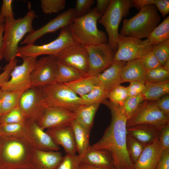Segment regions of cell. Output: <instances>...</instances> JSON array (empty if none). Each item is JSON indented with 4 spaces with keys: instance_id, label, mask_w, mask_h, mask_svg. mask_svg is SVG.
Instances as JSON below:
<instances>
[{
    "instance_id": "obj_1",
    "label": "cell",
    "mask_w": 169,
    "mask_h": 169,
    "mask_svg": "<svg viewBox=\"0 0 169 169\" xmlns=\"http://www.w3.org/2000/svg\"><path fill=\"white\" fill-rule=\"evenodd\" d=\"M102 103L110 111L111 122L101 138L91 146L105 151L110 154L114 168L115 169H134V164L126 149L127 120L119 105L107 99Z\"/></svg>"
},
{
    "instance_id": "obj_2",
    "label": "cell",
    "mask_w": 169,
    "mask_h": 169,
    "mask_svg": "<svg viewBox=\"0 0 169 169\" xmlns=\"http://www.w3.org/2000/svg\"><path fill=\"white\" fill-rule=\"evenodd\" d=\"M35 149L23 137L0 136V169H31L30 160Z\"/></svg>"
},
{
    "instance_id": "obj_3",
    "label": "cell",
    "mask_w": 169,
    "mask_h": 169,
    "mask_svg": "<svg viewBox=\"0 0 169 169\" xmlns=\"http://www.w3.org/2000/svg\"><path fill=\"white\" fill-rule=\"evenodd\" d=\"M36 17L34 11L29 9L23 18L5 19L1 53L6 61L9 62L16 57L19 43L26 34L34 30L32 23Z\"/></svg>"
},
{
    "instance_id": "obj_4",
    "label": "cell",
    "mask_w": 169,
    "mask_h": 169,
    "mask_svg": "<svg viewBox=\"0 0 169 169\" xmlns=\"http://www.w3.org/2000/svg\"><path fill=\"white\" fill-rule=\"evenodd\" d=\"M101 18L94 8L86 15L74 18L68 27L75 41L84 46L108 43L105 33L97 27Z\"/></svg>"
},
{
    "instance_id": "obj_5",
    "label": "cell",
    "mask_w": 169,
    "mask_h": 169,
    "mask_svg": "<svg viewBox=\"0 0 169 169\" xmlns=\"http://www.w3.org/2000/svg\"><path fill=\"white\" fill-rule=\"evenodd\" d=\"M161 19V16L154 5L145 6L133 17L124 19L120 34L141 39L147 38L159 25Z\"/></svg>"
},
{
    "instance_id": "obj_6",
    "label": "cell",
    "mask_w": 169,
    "mask_h": 169,
    "mask_svg": "<svg viewBox=\"0 0 169 169\" xmlns=\"http://www.w3.org/2000/svg\"><path fill=\"white\" fill-rule=\"evenodd\" d=\"M133 6L132 0H111L107 10L98 21L105 28L108 35V44L115 53L117 49L119 25Z\"/></svg>"
},
{
    "instance_id": "obj_7",
    "label": "cell",
    "mask_w": 169,
    "mask_h": 169,
    "mask_svg": "<svg viewBox=\"0 0 169 169\" xmlns=\"http://www.w3.org/2000/svg\"><path fill=\"white\" fill-rule=\"evenodd\" d=\"M73 38L68 26L60 29L58 37L50 42L41 45L34 44L19 47L16 57H38L43 55H55L66 48L77 43Z\"/></svg>"
},
{
    "instance_id": "obj_8",
    "label": "cell",
    "mask_w": 169,
    "mask_h": 169,
    "mask_svg": "<svg viewBox=\"0 0 169 169\" xmlns=\"http://www.w3.org/2000/svg\"><path fill=\"white\" fill-rule=\"evenodd\" d=\"M47 105L76 113L82 105L80 97L64 84L54 82L41 87Z\"/></svg>"
},
{
    "instance_id": "obj_9",
    "label": "cell",
    "mask_w": 169,
    "mask_h": 169,
    "mask_svg": "<svg viewBox=\"0 0 169 169\" xmlns=\"http://www.w3.org/2000/svg\"><path fill=\"white\" fill-rule=\"evenodd\" d=\"M152 45L146 38L142 40L120 34L117 40V49L114 56V61L128 62L142 59L151 50Z\"/></svg>"
},
{
    "instance_id": "obj_10",
    "label": "cell",
    "mask_w": 169,
    "mask_h": 169,
    "mask_svg": "<svg viewBox=\"0 0 169 169\" xmlns=\"http://www.w3.org/2000/svg\"><path fill=\"white\" fill-rule=\"evenodd\" d=\"M139 124H148L159 129L169 124V116L157 106L156 101L144 100L126 123L127 127Z\"/></svg>"
},
{
    "instance_id": "obj_11",
    "label": "cell",
    "mask_w": 169,
    "mask_h": 169,
    "mask_svg": "<svg viewBox=\"0 0 169 169\" xmlns=\"http://www.w3.org/2000/svg\"><path fill=\"white\" fill-rule=\"evenodd\" d=\"M18 106L26 121L37 122L48 106L41 87H31L25 90Z\"/></svg>"
},
{
    "instance_id": "obj_12",
    "label": "cell",
    "mask_w": 169,
    "mask_h": 169,
    "mask_svg": "<svg viewBox=\"0 0 169 169\" xmlns=\"http://www.w3.org/2000/svg\"><path fill=\"white\" fill-rule=\"evenodd\" d=\"M37 58L29 56L22 58V63L15 67L10 74V79L0 89L6 91L25 90L31 87V74L37 60Z\"/></svg>"
},
{
    "instance_id": "obj_13",
    "label": "cell",
    "mask_w": 169,
    "mask_h": 169,
    "mask_svg": "<svg viewBox=\"0 0 169 169\" xmlns=\"http://www.w3.org/2000/svg\"><path fill=\"white\" fill-rule=\"evenodd\" d=\"M85 46L88 54L89 75H98L114 63L115 53L108 43Z\"/></svg>"
},
{
    "instance_id": "obj_14",
    "label": "cell",
    "mask_w": 169,
    "mask_h": 169,
    "mask_svg": "<svg viewBox=\"0 0 169 169\" xmlns=\"http://www.w3.org/2000/svg\"><path fill=\"white\" fill-rule=\"evenodd\" d=\"M54 56L58 63L88 74L89 57L85 46L77 43L66 48Z\"/></svg>"
},
{
    "instance_id": "obj_15",
    "label": "cell",
    "mask_w": 169,
    "mask_h": 169,
    "mask_svg": "<svg viewBox=\"0 0 169 169\" xmlns=\"http://www.w3.org/2000/svg\"><path fill=\"white\" fill-rule=\"evenodd\" d=\"M58 68L54 55H48L37 59L31 74V87H42L54 82Z\"/></svg>"
},
{
    "instance_id": "obj_16",
    "label": "cell",
    "mask_w": 169,
    "mask_h": 169,
    "mask_svg": "<svg viewBox=\"0 0 169 169\" xmlns=\"http://www.w3.org/2000/svg\"><path fill=\"white\" fill-rule=\"evenodd\" d=\"M75 18L74 8H69L40 28L27 34L21 44H34L37 40L45 34L54 32L59 29L68 26Z\"/></svg>"
},
{
    "instance_id": "obj_17",
    "label": "cell",
    "mask_w": 169,
    "mask_h": 169,
    "mask_svg": "<svg viewBox=\"0 0 169 169\" xmlns=\"http://www.w3.org/2000/svg\"><path fill=\"white\" fill-rule=\"evenodd\" d=\"M76 113L56 106H48L37 123L45 129L71 125L75 120Z\"/></svg>"
},
{
    "instance_id": "obj_18",
    "label": "cell",
    "mask_w": 169,
    "mask_h": 169,
    "mask_svg": "<svg viewBox=\"0 0 169 169\" xmlns=\"http://www.w3.org/2000/svg\"><path fill=\"white\" fill-rule=\"evenodd\" d=\"M27 141L35 149L46 151H58L59 146L57 145L50 136L41 128L37 122L27 121Z\"/></svg>"
},
{
    "instance_id": "obj_19",
    "label": "cell",
    "mask_w": 169,
    "mask_h": 169,
    "mask_svg": "<svg viewBox=\"0 0 169 169\" xmlns=\"http://www.w3.org/2000/svg\"><path fill=\"white\" fill-rule=\"evenodd\" d=\"M159 139L145 146L134 169H155L164 151Z\"/></svg>"
},
{
    "instance_id": "obj_20",
    "label": "cell",
    "mask_w": 169,
    "mask_h": 169,
    "mask_svg": "<svg viewBox=\"0 0 169 169\" xmlns=\"http://www.w3.org/2000/svg\"><path fill=\"white\" fill-rule=\"evenodd\" d=\"M71 125L48 129L46 132L57 145L63 146L66 154L74 155L77 150Z\"/></svg>"
},
{
    "instance_id": "obj_21",
    "label": "cell",
    "mask_w": 169,
    "mask_h": 169,
    "mask_svg": "<svg viewBox=\"0 0 169 169\" xmlns=\"http://www.w3.org/2000/svg\"><path fill=\"white\" fill-rule=\"evenodd\" d=\"M58 151H46L35 149L30 160L31 169H56L63 159Z\"/></svg>"
},
{
    "instance_id": "obj_22",
    "label": "cell",
    "mask_w": 169,
    "mask_h": 169,
    "mask_svg": "<svg viewBox=\"0 0 169 169\" xmlns=\"http://www.w3.org/2000/svg\"><path fill=\"white\" fill-rule=\"evenodd\" d=\"M126 63L114 61L110 66L97 75L100 84L108 92L124 82L121 73Z\"/></svg>"
},
{
    "instance_id": "obj_23",
    "label": "cell",
    "mask_w": 169,
    "mask_h": 169,
    "mask_svg": "<svg viewBox=\"0 0 169 169\" xmlns=\"http://www.w3.org/2000/svg\"><path fill=\"white\" fill-rule=\"evenodd\" d=\"M80 159L81 162L85 164L109 169L114 168L112 159L109 153L93 148L90 146Z\"/></svg>"
},
{
    "instance_id": "obj_24",
    "label": "cell",
    "mask_w": 169,
    "mask_h": 169,
    "mask_svg": "<svg viewBox=\"0 0 169 169\" xmlns=\"http://www.w3.org/2000/svg\"><path fill=\"white\" fill-rule=\"evenodd\" d=\"M161 130L148 124H139L127 127V134L140 141L145 146L158 139Z\"/></svg>"
},
{
    "instance_id": "obj_25",
    "label": "cell",
    "mask_w": 169,
    "mask_h": 169,
    "mask_svg": "<svg viewBox=\"0 0 169 169\" xmlns=\"http://www.w3.org/2000/svg\"><path fill=\"white\" fill-rule=\"evenodd\" d=\"M146 70L141 59L126 62L121 73L123 82L138 81L145 83Z\"/></svg>"
},
{
    "instance_id": "obj_26",
    "label": "cell",
    "mask_w": 169,
    "mask_h": 169,
    "mask_svg": "<svg viewBox=\"0 0 169 169\" xmlns=\"http://www.w3.org/2000/svg\"><path fill=\"white\" fill-rule=\"evenodd\" d=\"M64 84L79 96L88 93L100 85L97 75L88 74Z\"/></svg>"
},
{
    "instance_id": "obj_27",
    "label": "cell",
    "mask_w": 169,
    "mask_h": 169,
    "mask_svg": "<svg viewBox=\"0 0 169 169\" xmlns=\"http://www.w3.org/2000/svg\"><path fill=\"white\" fill-rule=\"evenodd\" d=\"M71 125L74 133L77 152L80 158L83 156L90 146L89 138L90 131L84 127L75 120Z\"/></svg>"
},
{
    "instance_id": "obj_28",
    "label": "cell",
    "mask_w": 169,
    "mask_h": 169,
    "mask_svg": "<svg viewBox=\"0 0 169 169\" xmlns=\"http://www.w3.org/2000/svg\"><path fill=\"white\" fill-rule=\"evenodd\" d=\"M100 104L82 105L76 113L75 120L88 130L90 131L94 118Z\"/></svg>"
},
{
    "instance_id": "obj_29",
    "label": "cell",
    "mask_w": 169,
    "mask_h": 169,
    "mask_svg": "<svg viewBox=\"0 0 169 169\" xmlns=\"http://www.w3.org/2000/svg\"><path fill=\"white\" fill-rule=\"evenodd\" d=\"M145 89L142 93L145 100L156 101L169 93V80L162 82L146 81Z\"/></svg>"
},
{
    "instance_id": "obj_30",
    "label": "cell",
    "mask_w": 169,
    "mask_h": 169,
    "mask_svg": "<svg viewBox=\"0 0 169 169\" xmlns=\"http://www.w3.org/2000/svg\"><path fill=\"white\" fill-rule=\"evenodd\" d=\"M57 63L58 70L55 82L65 84L88 74L72 67Z\"/></svg>"
},
{
    "instance_id": "obj_31",
    "label": "cell",
    "mask_w": 169,
    "mask_h": 169,
    "mask_svg": "<svg viewBox=\"0 0 169 169\" xmlns=\"http://www.w3.org/2000/svg\"><path fill=\"white\" fill-rule=\"evenodd\" d=\"M0 90L2 116L18 105L21 96L25 90L6 91Z\"/></svg>"
},
{
    "instance_id": "obj_32",
    "label": "cell",
    "mask_w": 169,
    "mask_h": 169,
    "mask_svg": "<svg viewBox=\"0 0 169 169\" xmlns=\"http://www.w3.org/2000/svg\"><path fill=\"white\" fill-rule=\"evenodd\" d=\"M109 93L100 84L88 93L79 96L80 102L84 105L102 103L108 98Z\"/></svg>"
},
{
    "instance_id": "obj_33",
    "label": "cell",
    "mask_w": 169,
    "mask_h": 169,
    "mask_svg": "<svg viewBox=\"0 0 169 169\" xmlns=\"http://www.w3.org/2000/svg\"><path fill=\"white\" fill-rule=\"evenodd\" d=\"M169 16L159 24L147 38L152 46L164 41L169 38Z\"/></svg>"
},
{
    "instance_id": "obj_34",
    "label": "cell",
    "mask_w": 169,
    "mask_h": 169,
    "mask_svg": "<svg viewBox=\"0 0 169 169\" xmlns=\"http://www.w3.org/2000/svg\"><path fill=\"white\" fill-rule=\"evenodd\" d=\"M27 121L22 123L1 124L0 136H15L23 137L27 140Z\"/></svg>"
},
{
    "instance_id": "obj_35",
    "label": "cell",
    "mask_w": 169,
    "mask_h": 169,
    "mask_svg": "<svg viewBox=\"0 0 169 169\" xmlns=\"http://www.w3.org/2000/svg\"><path fill=\"white\" fill-rule=\"evenodd\" d=\"M145 100L142 94L136 96H128L120 105L127 120L132 116Z\"/></svg>"
},
{
    "instance_id": "obj_36",
    "label": "cell",
    "mask_w": 169,
    "mask_h": 169,
    "mask_svg": "<svg viewBox=\"0 0 169 169\" xmlns=\"http://www.w3.org/2000/svg\"><path fill=\"white\" fill-rule=\"evenodd\" d=\"M126 147L130 158L134 164L142 153L145 146L137 139L127 134Z\"/></svg>"
},
{
    "instance_id": "obj_37",
    "label": "cell",
    "mask_w": 169,
    "mask_h": 169,
    "mask_svg": "<svg viewBox=\"0 0 169 169\" xmlns=\"http://www.w3.org/2000/svg\"><path fill=\"white\" fill-rule=\"evenodd\" d=\"M151 51L161 66L164 67L166 62L169 61V39L152 46Z\"/></svg>"
},
{
    "instance_id": "obj_38",
    "label": "cell",
    "mask_w": 169,
    "mask_h": 169,
    "mask_svg": "<svg viewBox=\"0 0 169 169\" xmlns=\"http://www.w3.org/2000/svg\"><path fill=\"white\" fill-rule=\"evenodd\" d=\"M146 81L159 83L169 80V70L161 67L146 71Z\"/></svg>"
},
{
    "instance_id": "obj_39",
    "label": "cell",
    "mask_w": 169,
    "mask_h": 169,
    "mask_svg": "<svg viewBox=\"0 0 169 169\" xmlns=\"http://www.w3.org/2000/svg\"><path fill=\"white\" fill-rule=\"evenodd\" d=\"M65 0H41L40 6L43 12L45 14L57 13L65 8Z\"/></svg>"
},
{
    "instance_id": "obj_40",
    "label": "cell",
    "mask_w": 169,
    "mask_h": 169,
    "mask_svg": "<svg viewBox=\"0 0 169 169\" xmlns=\"http://www.w3.org/2000/svg\"><path fill=\"white\" fill-rule=\"evenodd\" d=\"M18 105L0 117V124H12L26 121Z\"/></svg>"
},
{
    "instance_id": "obj_41",
    "label": "cell",
    "mask_w": 169,
    "mask_h": 169,
    "mask_svg": "<svg viewBox=\"0 0 169 169\" xmlns=\"http://www.w3.org/2000/svg\"><path fill=\"white\" fill-rule=\"evenodd\" d=\"M128 96L126 87L119 85L109 92L108 98L111 102L120 105Z\"/></svg>"
},
{
    "instance_id": "obj_42",
    "label": "cell",
    "mask_w": 169,
    "mask_h": 169,
    "mask_svg": "<svg viewBox=\"0 0 169 169\" xmlns=\"http://www.w3.org/2000/svg\"><path fill=\"white\" fill-rule=\"evenodd\" d=\"M80 162L78 155L66 154L56 169H79Z\"/></svg>"
},
{
    "instance_id": "obj_43",
    "label": "cell",
    "mask_w": 169,
    "mask_h": 169,
    "mask_svg": "<svg viewBox=\"0 0 169 169\" xmlns=\"http://www.w3.org/2000/svg\"><path fill=\"white\" fill-rule=\"evenodd\" d=\"M95 2L94 0H77L74 9L75 18L84 16L92 9L91 7Z\"/></svg>"
},
{
    "instance_id": "obj_44",
    "label": "cell",
    "mask_w": 169,
    "mask_h": 169,
    "mask_svg": "<svg viewBox=\"0 0 169 169\" xmlns=\"http://www.w3.org/2000/svg\"><path fill=\"white\" fill-rule=\"evenodd\" d=\"M141 59L144 67L146 71L162 67L151 50L149 51Z\"/></svg>"
},
{
    "instance_id": "obj_45",
    "label": "cell",
    "mask_w": 169,
    "mask_h": 169,
    "mask_svg": "<svg viewBox=\"0 0 169 169\" xmlns=\"http://www.w3.org/2000/svg\"><path fill=\"white\" fill-rule=\"evenodd\" d=\"M18 60L16 58L12 59L5 66L3 71L0 74V88L9 79L10 74L17 65ZM1 67L0 66V71Z\"/></svg>"
},
{
    "instance_id": "obj_46",
    "label": "cell",
    "mask_w": 169,
    "mask_h": 169,
    "mask_svg": "<svg viewBox=\"0 0 169 169\" xmlns=\"http://www.w3.org/2000/svg\"><path fill=\"white\" fill-rule=\"evenodd\" d=\"M145 83L134 81L130 82L129 85L126 87L128 96H136L142 94L145 89Z\"/></svg>"
},
{
    "instance_id": "obj_47",
    "label": "cell",
    "mask_w": 169,
    "mask_h": 169,
    "mask_svg": "<svg viewBox=\"0 0 169 169\" xmlns=\"http://www.w3.org/2000/svg\"><path fill=\"white\" fill-rule=\"evenodd\" d=\"M13 2V0H3L0 14L5 19L14 18L12 8Z\"/></svg>"
},
{
    "instance_id": "obj_48",
    "label": "cell",
    "mask_w": 169,
    "mask_h": 169,
    "mask_svg": "<svg viewBox=\"0 0 169 169\" xmlns=\"http://www.w3.org/2000/svg\"><path fill=\"white\" fill-rule=\"evenodd\" d=\"M158 139L164 150H169V124L161 130Z\"/></svg>"
},
{
    "instance_id": "obj_49",
    "label": "cell",
    "mask_w": 169,
    "mask_h": 169,
    "mask_svg": "<svg viewBox=\"0 0 169 169\" xmlns=\"http://www.w3.org/2000/svg\"><path fill=\"white\" fill-rule=\"evenodd\" d=\"M156 101V105L165 115L169 116V95L166 94Z\"/></svg>"
},
{
    "instance_id": "obj_50",
    "label": "cell",
    "mask_w": 169,
    "mask_h": 169,
    "mask_svg": "<svg viewBox=\"0 0 169 169\" xmlns=\"http://www.w3.org/2000/svg\"><path fill=\"white\" fill-rule=\"evenodd\" d=\"M157 10L161 13L162 16L165 17L169 13V0H157L155 4Z\"/></svg>"
},
{
    "instance_id": "obj_51",
    "label": "cell",
    "mask_w": 169,
    "mask_h": 169,
    "mask_svg": "<svg viewBox=\"0 0 169 169\" xmlns=\"http://www.w3.org/2000/svg\"><path fill=\"white\" fill-rule=\"evenodd\" d=\"M111 0H97L95 7L97 13L101 17L105 14L110 4Z\"/></svg>"
},
{
    "instance_id": "obj_52",
    "label": "cell",
    "mask_w": 169,
    "mask_h": 169,
    "mask_svg": "<svg viewBox=\"0 0 169 169\" xmlns=\"http://www.w3.org/2000/svg\"><path fill=\"white\" fill-rule=\"evenodd\" d=\"M155 169H169V150L164 151Z\"/></svg>"
},
{
    "instance_id": "obj_53",
    "label": "cell",
    "mask_w": 169,
    "mask_h": 169,
    "mask_svg": "<svg viewBox=\"0 0 169 169\" xmlns=\"http://www.w3.org/2000/svg\"><path fill=\"white\" fill-rule=\"evenodd\" d=\"M134 6L139 9L145 6L154 5L157 0H132Z\"/></svg>"
},
{
    "instance_id": "obj_54",
    "label": "cell",
    "mask_w": 169,
    "mask_h": 169,
    "mask_svg": "<svg viewBox=\"0 0 169 169\" xmlns=\"http://www.w3.org/2000/svg\"><path fill=\"white\" fill-rule=\"evenodd\" d=\"M79 169H109L91 165L81 162L80 163Z\"/></svg>"
},
{
    "instance_id": "obj_55",
    "label": "cell",
    "mask_w": 169,
    "mask_h": 169,
    "mask_svg": "<svg viewBox=\"0 0 169 169\" xmlns=\"http://www.w3.org/2000/svg\"><path fill=\"white\" fill-rule=\"evenodd\" d=\"M4 30V24L0 25V61L3 58L1 53V49L3 44V35Z\"/></svg>"
},
{
    "instance_id": "obj_56",
    "label": "cell",
    "mask_w": 169,
    "mask_h": 169,
    "mask_svg": "<svg viewBox=\"0 0 169 169\" xmlns=\"http://www.w3.org/2000/svg\"><path fill=\"white\" fill-rule=\"evenodd\" d=\"M5 18H3L0 14V25L2 24H5Z\"/></svg>"
},
{
    "instance_id": "obj_57",
    "label": "cell",
    "mask_w": 169,
    "mask_h": 169,
    "mask_svg": "<svg viewBox=\"0 0 169 169\" xmlns=\"http://www.w3.org/2000/svg\"><path fill=\"white\" fill-rule=\"evenodd\" d=\"M1 91L0 90V117L2 116V106L1 100Z\"/></svg>"
},
{
    "instance_id": "obj_58",
    "label": "cell",
    "mask_w": 169,
    "mask_h": 169,
    "mask_svg": "<svg viewBox=\"0 0 169 169\" xmlns=\"http://www.w3.org/2000/svg\"><path fill=\"white\" fill-rule=\"evenodd\" d=\"M112 169H115V168H113Z\"/></svg>"
},
{
    "instance_id": "obj_59",
    "label": "cell",
    "mask_w": 169,
    "mask_h": 169,
    "mask_svg": "<svg viewBox=\"0 0 169 169\" xmlns=\"http://www.w3.org/2000/svg\"><path fill=\"white\" fill-rule=\"evenodd\" d=\"M0 125H1V124H0Z\"/></svg>"
}]
</instances>
